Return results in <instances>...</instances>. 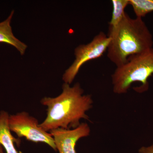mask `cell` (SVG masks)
Here are the masks:
<instances>
[{"instance_id":"1","label":"cell","mask_w":153,"mask_h":153,"mask_svg":"<svg viewBox=\"0 0 153 153\" xmlns=\"http://www.w3.org/2000/svg\"><path fill=\"white\" fill-rule=\"evenodd\" d=\"M62 93L55 97H44L41 104L47 107V116L39 126L48 132L57 128L74 129L80 124L81 119L89 120L86 112L93 106L90 94H84L78 82L73 86L63 83Z\"/></svg>"},{"instance_id":"2","label":"cell","mask_w":153,"mask_h":153,"mask_svg":"<svg viewBox=\"0 0 153 153\" xmlns=\"http://www.w3.org/2000/svg\"><path fill=\"white\" fill-rule=\"evenodd\" d=\"M111 38L107 57L117 67L129 57L153 48V36L142 18L132 19L126 13L117 26L108 28Z\"/></svg>"},{"instance_id":"3","label":"cell","mask_w":153,"mask_h":153,"mask_svg":"<svg viewBox=\"0 0 153 153\" xmlns=\"http://www.w3.org/2000/svg\"><path fill=\"white\" fill-rule=\"evenodd\" d=\"M153 74V48L129 57L123 65L117 67L111 75L113 91L115 94H124L134 82H140L135 91L142 93L149 88V78Z\"/></svg>"},{"instance_id":"4","label":"cell","mask_w":153,"mask_h":153,"mask_svg":"<svg viewBox=\"0 0 153 153\" xmlns=\"http://www.w3.org/2000/svg\"><path fill=\"white\" fill-rule=\"evenodd\" d=\"M110 41V38L101 32L94 36L90 43L76 47L74 49L75 60L63 74L64 82L70 85L84 63L102 56L107 50Z\"/></svg>"},{"instance_id":"5","label":"cell","mask_w":153,"mask_h":153,"mask_svg":"<svg viewBox=\"0 0 153 153\" xmlns=\"http://www.w3.org/2000/svg\"><path fill=\"white\" fill-rule=\"evenodd\" d=\"M8 123L11 132L15 133L19 138L38 143L49 145L55 151L57 150L53 137L50 133L44 131L39 126L38 121L26 111L10 115Z\"/></svg>"},{"instance_id":"6","label":"cell","mask_w":153,"mask_h":153,"mask_svg":"<svg viewBox=\"0 0 153 153\" xmlns=\"http://www.w3.org/2000/svg\"><path fill=\"white\" fill-rule=\"evenodd\" d=\"M49 132L53 137L59 153H76V143L80 139L88 137L91 129L87 123H82L75 128H57Z\"/></svg>"},{"instance_id":"7","label":"cell","mask_w":153,"mask_h":153,"mask_svg":"<svg viewBox=\"0 0 153 153\" xmlns=\"http://www.w3.org/2000/svg\"><path fill=\"white\" fill-rule=\"evenodd\" d=\"M9 116L7 111H0V145L6 153H18L14 143H19V141L13 136L9 128Z\"/></svg>"},{"instance_id":"8","label":"cell","mask_w":153,"mask_h":153,"mask_svg":"<svg viewBox=\"0 0 153 153\" xmlns=\"http://www.w3.org/2000/svg\"><path fill=\"white\" fill-rule=\"evenodd\" d=\"M14 13V11H12L7 19L0 23V43H6L13 46L21 55H23L27 46L25 43L19 41L13 34L10 24Z\"/></svg>"},{"instance_id":"9","label":"cell","mask_w":153,"mask_h":153,"mask_svg":"<svg viewBox=\"0 0 153 153\" xmlns=\"http://www.w3.org/2000/svg\"><path fill=\"white\" fill-rule=\"evenodd\" d=\"M113 10L108 28H114L119 25L126 13L125 9L129 5V0H112Z\"/></svg>"},{"instance_id":"10","label":"cell","mask_w":153,"mask_h":153,"mask_svg":"<svg viewBox=\"0 0 153 153\" xmlns=\"http://www.w3.org/2000/svg\"><path fill=\"white\" fill-rule=\"evenodd\" d=\"M137 17L142 18L153 12V0H129Z\"/></svg>"},{"instance_id":"11","label":"cell","mask_w":153,"mask_h":153,"mask_svg":"<svg viewBox=\"0 0 153 153\" xmlns=\"http://www.w3.org/2000/svg\"><path fill=\"white\" fill-rule=\"evenodd\" d=\"M139 153H153V143L149 146H143L138 151Z\"/></svg>"},{"instance_id":"12","label":"cell","mask_w":153,"mask_h":153,"mask_svg":"<svg viewBox=\"0 0 153 153\" xmlns=\"http://www.w3.org/2000/svg\"><path fill=\"white\" fill-rule=\"evenodd\" d=\"M4 149V148L0 145V153H5Z\"/></svg>"}]
</instances>
